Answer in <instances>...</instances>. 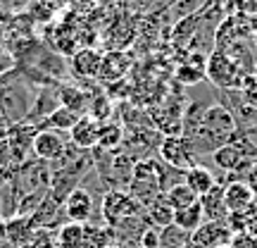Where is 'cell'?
Masks as SVG:
<instances>
[{"mask_svg":"<svg viewBox=\"0 0 257 248\" xmlns=\"http://www.w3.org/2000/svg\"><path fill=\"white\" fill-rule=\"evenodd\" d=\"M236 131H238V122L233 117V112L221 103H210L198 122V129L193 131L191 143L195 148V153L212 155V150L229 143Z\"/></svg>","mask_w":257,"mask_h":248,"instance_id":"obj_1","label":"cell"},{"mask_svg":"<svg viewBox=\"0 0 257 248\" xmlns=\"http://www.w3.org/2000/svg\"><path fill=\"white\" fill-rule=\"evenodd\" d=\"M41 86L27 81L24 76H19L17 67L10 72V79L0 84V112L10 120V124L27 122L31 105L36 101V93Z\"/></svg>","mask_w":257,"mask_h":248,"instance_id":"obj_2","label":"cell"},{"mask_svg":"<svg viewBox=\"0 0 257 248\" xmlns=\"http://www.w3.org/2000/svg\"><path fill=\"white\" fill-rule=\"evenodd\" d=\"M143 212H146V208L124 189H110V191L102 193L100 198V217L112 229L128 217H138Z\"/></svg>","mask_w":257,"mask_h":248,"instance_id":"obj_3","label":"cell"},{"mask_svg":"<svg viewBox=\"0 0 257 248\" xmlns=\"http://www.w3.org/2000/svg\"><path fill=\"white\" fill-rule=\"evenodd\" d=\"M205 76L212 86L231 91V89H240V84L245 79V72L240 69V64L224 50H212L207 55V67H205Z\"/></svg>","mask_w":257,"mask_h":248,"instance_id":"obj_4","label":"cell"},{"mask_svg":"<svg viewBox=\"0 0 257 248\" xmlns=\"http://www.w3.org/2000/svg\"><path fill=\"white\" fill-rule=\"evenodd\" d=\"M160 153V160L165 165L174 167V170H181L186 172L188 167L195 165V148H193L191 138H186L184 134H174V136H162V143L157 148Z\"/></svg>","mask_w":257,"mask_h":248,"instance_id":"obj_5","label":"cell"},{"mask_svg":"<svg viewBox=\"0 0 257 248\" xmlns=\"http://www.w3.org/2000/svg\"><path fill=\"white\" fill-rule=\"evenodd\" d=\"M38 127L36 124H29V122H19V124H12L8 136V146L12 150V157L15 162L22 165L27 162L29 157H34V141H36Z\"/></svg>","mask_w":257,"mask_h":248,"instance_id":"obj_6","label":"cell"},{"mask_svg":"<svg viewBox=\"0 0 257 248\" xmlns=\"http://www.w3.org/2000/svg\"><path fill=\"white\" fill-rule=\"evenodd\" d=\"M69 143V134L67 131H55V129H38L36 141H34V157L46 160V162H55L57 157L64 153V148Z\"/></svg>","mask_w":257,"mask_h":248,"instance_id":"obj_7","label":"cell"},{"mask_svg":"<svg viewBox=\"0 0 257 248\" xmlns=\"http://www.w3.org/2000/svg\"><path fill=\"white\" fill-rule=\"evenodd\" d=\"M233 239V231L229 229L226 222L219 220H205L198 229L191 234V241L200 248H224Z\"/></svg>","mask_w":257,"mask_h":248,"instance_id":"obj_8","label":"cell"},{"mask_svg":"<svg viewBox=\"0 0 257 248\" xmlns=\"http://www.w3.org/2000/svg\"><path fill=\"white\" fill-rule=\"evenodd\" d=\"M93 212H95V198L86 186L74 189L67 201H64V215L67 222H79V224H88L93 220Z\"/></svg>","mask_w":257,"mask_h":248,"instance_id":"obj_9","label":"cell"},{"mask_svg":"<svg viewBox=\"0 0 257 248\" xmlns=\"http://www.w3.org/2000/svg\"><path fill=\"white\" fill-rule=\"evenodd\" d=\"M60 91H57V84L55 86H41L36 93V101L31 105V112H29L27 122L29 124H36L41 127V122H46L53 112L60 108Z\"/></svg>","mask_w":257,"mask_h":248,"instance_id":"obj_10","label":"cell"},{"mask_svg":"<svg viewBox=\"0 0 257 248\" xmlns=\"http://www.w3.org/2000/svg\"><path fill=\"white\" fill-rule=\"evenodd\" d=\"M224 203L229 212H248L255 208V193L243 179H231L224 184Z\"/></svg>","mask_w":257,"mask_h":248,"instance_id":"obj_11","label":"cell"},{"mask_svg":"<svg viewBox=\"0 0 257 248\" xmlns=\"http://www.w3.org/2000/svg\"><path fill=\"white\" fill-rule=\"evenodd\" d=\"M131 67V57L124 50H107L102 55L100 62V72H98V81L105 84V86H112L114 81L124 79Z\"/></svg>","mask_w":257,"mask_h":248,"instance_id":"obj_12","label":"cell"},{"mask_svg":"<svg viewBox=\"0 0 257 248\" xmlns=\"http://www.w3.org/2000/svg\"><path fill=\"white\" fill-rule=\"evenodd\" d=\"M102 62V53L95 48H79L72 57H69V69H72L74 79H98Z\"/></svg>","mask_w":257,"mask_h":248,"instance_id":"obj_13","label":"cell"},{"mask_svg":"<svg viewBox=\"0 0 257 248\" xmlns=\"http://www.w3.org/2000/svg\"><path fill=\"white\" fill-rule=\"evenodd\" d=\"M150 120L155 124V129L165 136H174L184 131V108L176 103H167L162 108H157L155 115H150Z\"/></svg>","mask_w":257,"mask_h":248,"instance_id":"obj_14","label":"cell"},{"mask_svg":"<svg viewBox=\"0 0 257 248\" xmlns=\"http://www.w3.org/2000/svg\"><path fill=\"white\" fill-rule=\"evenodd\" d=\"M205 67H207V57L202 53H191L188 60L176 64L174 69V79L181 86H198L202 84L207 76H205Z\"/></svg>","mask_w":257,"mask_h":248,"instance_id":"obj_15","label":"cell"},{"mask_svg":"<svg viewBox=\"0 0 257 248\" xmlns=\"http://www.w3.org/2000/svg\"><path fill=\"white\" fill-rule=\"evenodd\" d=\"M57 91H60V103L69 110L79 112V115H88V108H91V98L93 93L88 89H83L74 81H64L57 84Z\"/></svg>","mask_w":257,"mask_h":248,"instance_id":"obj_16","label":"cell"},{"mask_svg":"<svg viewBox=\"0 0 257 248\" xmlns=\"http://www.w3.org/2000/svg\"><path fill=\"white\" fill-rule=\"evenodd\" d=\"M34 231L36 227L31 222V215H15L5 220V241L10 248H24L34 236Z\"/></svg>","mask_w":257,"mask_h":248,"instance_id":"obj_17","label":"cell"},{"mask_svg":"<svg viewBox=\"0 0 257 248\" xmlns=\"http://www.w3.org/2000/svg\"><path fill=\"white\" fill-rule=\"evenodd\" d=\"M98 129H100V122H95L91 115H81L79 122L69 131V141H72L74 146L93 150V148L98 146Z\"/></svg>","mask_w":257,"mask_h":248,"instance_id":"obj_18","label":"cell"},{"mask_svg":"<svg viewBox=\"0 0 257 248\" xmlns=\"http://www.w3.org/2000/svg\"><path fill=\"white\" fill-rule=\"evenodd\" d=\"M200 205L205 210V220H219V222H226L229 217V210H226V203H224V184L217 182L214 189L200 196Z\"/></svg>","mask_w":257,"mask_h":248,"instance_id":"obj_19","label":"cell"},{"mask_svg":"<svg viewBox=\"0 0 257 248\" xmlns=\"http://www.w3.org/2000/svg\"><path fill=\"white\" fill-rule=\"evenodd\" d=\"M57 246L60 248H86L88 246V231L86 224L79 222H64L57 229Z\"/></svg>","mask_w":257,"mask_h":248,"instance_id":"obj_20","label":"cell"},{"mask_svg":"<svg viewBox=\"0 0 257 248\" xmlns=\"http://www.w3.org/2000/svg\"><path fill=\"white\" fill-rule=\"evenodd\" d=\"M174 212L176 210L167 203L165 193H162V196H157L150 205H146L148 222H150L153 227H157V229H165V227H169V224H174Z\"/></svg>","mask_w":257,"mask_h":248,"instance_id":"obj_21","label":"cell"},{"mask_svg":"<svg viewBox=\"0 0 257 248\" xmlns=\"http://www.w3.org/2000/svg\"><path fill=\"white\" fill-rule=\"evenodd\" d=\"M184 182L191 186L198 196H205L210 189L217 186V177L212 175V170H207V167L193 165V167H188V170L184 172Z\"/></svg>","mask_w":257,"mask_h":248,"instance_id":"obj_22","label":"cell"},{"mask_svg":"<svg viewBox=\"0 0 257 248\" xmlns=\"http://www.w3.org/2000/svg\"><path fill=\"white\" fill-rule=\"evenodd\" d=\"M124 143V127L119 122H102L98 129V146L100 150H117Z\"/></svg>","mask_w":257,"mask_h":248,"instance_id":"obj_23","label":"cell"},{"mask_svg":"<svg viewBox=\"0 0 257 248\" xmlns=\"http://www.w3.org/2000/svg\"><path fill=\"white\" fill-rule=\"evenodd\" d=\"M165 198L174 210H184V208H188V205L200 201V196L193 191L186 182H176L174 186H169V189L165 191Z\"/></svg>","mask_w":257,"mask_h":248,"instance_id":"obj_24","label":"cell"},{"mask_svg":"<svg viewBox=\"0 0 257 248\" xmlns=\"http://www.w3.org/2000/svg\"><path fill=\"white\" fill-rule=\"evenodd\" d=\"M202 222H205V210H202L200 201L193 203V205H188V208H184V210L174 212V224L179 227V229L188 231V234H193Z\"/></svg>","mask_w":257,"mask_h":248,"instance_id":"obj_25","label":"cell"},{"mask_svg":"<svg viewBox=\"0 0 257 248\" xmlns=\"http://www.w3.org/2000/svg\"><path fill=\"white\" fill-rule=\"evenodd\" d=\"M79 112H74V110H69V108H64V105H60L50 117H48L46 122H41V127L38 129H55V131H72V127L79 122Z\"/></svg>","mask_w":257,"mask_h":248,"instance_id":"obj_26","label":"cell"},{"mask_svg":"<svg viewBox=\"0 0 257 248\" xmlns=\"http://www.w3.org/2000/svg\"><path fill=\"white\" fill-rule=\"evenodd\" d=\"M57 12H60V5L55 0H34L31 8L27 10V15L34 19V24H50Z\"/></svg>","mask_w":257,"mask_h":248,"instance_id":"obj_27","label":"cell"},{"mask_svg":"<svg viewBox=\"0 0 257 248\" xmlns=\"http://www.w3.org/2000/svg\"><path fill=\"white\" fill-rule=\"evenodd\" d=\"M191 241V234L179 229L176 224H169L165 229H160V248H184Z\"/></svg>","mask_w":257,"mask_h":248,"instance_id":"obj_28","label":"cell"},{"mask_svg":"<svg viewBox=\"0 0 257 248\" xmlns=\"http://www.w3.org/2000/svg\"><path fill=\"white\" fill-rule=\"evenodd\" d=\"M88 115H91L95 122H110L112 117V98L107 93H98L91 98V108H88Z\"/></svg>","mask_w":257,"mask_h":248,"instance_id":"obj_29","label":"cell"},{"mask_svg":"<svg viewBox=\"0 0 257 248\" xmlns=\"http://www.w3.org/2000/svg\"><path fill=\"white\" fill-rule=\"evenodd\" d=\"M24 248H60L57 246V231L46 229V227H38Z\"/></svg>","mask_w":257,"mask_h":248,"instance_id":"obj_30","label":"cell"},{"mask_svg":"<svg viewBox=\"0 0 257 248\" xmlns=\"http://www.w3.org/2000/svg\"><path fill=\"white\" fill-rule=\"evenodd\" d=\"M238 91H240V98L257 110V74L255 72L245 74V79H243V84H240Z\"/></svg>","mask_w":257,"mask_h":248,"instance_id":"obj_31","label":"cell"},{"mask_svg":"<svg viewBox=\"0 0 257 248\" xmlns=\"http://www.w3.org/2000/svg\"><path fill=\"white\" fill-rule=\"evenodd\" d=\"M138 248H160V229L150 224V227H148V229L141 234Z\"/></svg>","mask_w":257,"mask_h":248,"instance_id":"obj_32","label":"cell"},{"mask_svg":"<svg viewBox=\"0 0 257 248\" xmlns=\"http://www.w3.org/2000/svg\"><path fill=\"white\" fill-rule=\"evenodd\" d=\"M31 3L34 0H0V10H5L10 15H19V12H27Z\"/></svg>","mask_w":257,"mask_h":248,"instance_id":"obj_33","label":"cell"},{"mask_svg":"<svg viewBox=\"0 0 257 248\" xmlns=\"http://www.w3.org/2000/svg\"><path fill=\"white\" fill-rule=\"evenodd\" d=\"M231 246L233 248H257V239H252L248 231H240V234H233Z\"/></svg>","mask_w":257,"mask_h":248,"instance_id":"obj_34","label":"cell"},{"mask_svg":"<svg viewBox=\"0 0 257 248\" xmlns=\"http://www.w3.org/2000/svg\"><path fill=\"white\" fill-rule=\"evenodd\" d=\"M10 129H12V124H10V120L0 112V141H8L10 136Z\"/></svg>","mask_w":257,"mask_h":248,"instance_id":"obj_35","label":"cell"},{"mask_svg":"<svg viewBox=\"0 0 257 248\" xmlns=\"http://www.w3.org/2000/svg\"><path fill=\"white\" fill-rule=\"evenodd\" d=\"M245 182H248V186L252 189V193H255V205H257V162L252 165V170L248 172V179H245Z\"/></svg>","mask_w":257,"mask_h":248,"instance_id":"obj_36","label":"cell"},{"mask_svg":"<svg viewBox=\"0 0 257 248\" xmlns=\"http://www.w3.org/2000/svg\"><path fill=\"white\" fill-rule=\"evenodd\" d=\"M245 231H248L252 239H257V210L250 215V220H248V227H245Z\"/></svg>","mask_w":257,"mask_h":248,"instance_id":"obj_37","label":"cell"},{"mask_svg":"<svg viewBox=\"0 0 257 248\" xmlns=\"http://www.w3.org/2000/svg\"><path fill=\"white\" fill-rule=\"evenodd\" d=\"M250 29H252V36H257V15L250 17Z\"/></svg>","mask_w":257,"mask_h":248,"instance_id":"obj_38","label":"cell"},{"mask_svg":"<svg viewBox=\"0 0 257 248\" xmlns=\"http://www.w3.org/2000/svg\"><path fill=\"white\" fill-rule=\"evenodd\" d=\"M57 5H60V8H72L74 3H76V0H55Z\"/></svg>","mask_w":257,"mask_h":248,"instance_id":"obj_39","label":"cell"},{"mask_svg":"<svg viewBox=\"0 0 257 248\" xmlns=\"http://www.w3.org/2000/svg\"><path fill=\"white\" fill-rule=\"evenodd\" d=\"M93 5H105V3H110V0H91Z\"/></svg>","mask_w":257,"mask_h":248,"instance_id":"obj_40","label":"cell"},{"mask_svg":"<svg viewBox=\"0 0 257 248\" xmlns=\"http://www.w3.org/2000/svg\"><path fill=\"white\" fill-rule=\"evenodd\" d=\"M184 248H200V246H195V243H193V241H188V243H186Z\"/></svg>","mask_w":257,"mask_h":248,"instance_id":"obj_41","label":"cell"},{"mask_svg":"<svg viewBox=\"0 0 257 248\" xmlns=\"http://www.w3.org/2000/svg\"><path fill=\"white\" fill-rule=\"evenodd\" d=\"M252 72H255V74H257V57H255V67H252Z\"/></svg>","mask_w":257,"mask_h":248,"instance_id":"obj_42","label":"cell"},{"mask_svg":"<svg viewBox=\"0 0 257 248\" xmlns=\"http://www.w3.org/2000/svg\"><path fill=\"white\" fill-rule=\"evenodd\" d=\"M110 248H124V246H119V243H114V246H110Z\"/></svg>","mask_w":257,"mask_h":248,"instance_id":"obj_43","label":"cell"},{"mask_svg":"<svg viewBox=\"0 0 257 248\" xmlns=\"http://www.w3.org/2000/svg\"><path fill=\"white\" fill-rule=\"evenodd\" d=\"M224 248H233V246H231V243H229V246H224Z\"/></svg>","mask_w":257,"mask_h":248,"instance_id":"obj_44","label":"cell"},{"mask_svg":"<svg viewBox=\"0 0 257 248\" xmlns=\"http://www.w3.org/2000/svg\"><path fill=\"white\" fill-rule=\"evenodd\" d=\"M255 3H257V0H255Z\"/></svg>","mask_w":257,"mask_h":248,"instance_id":"obj_45","label":"cell"}]
</instances>
